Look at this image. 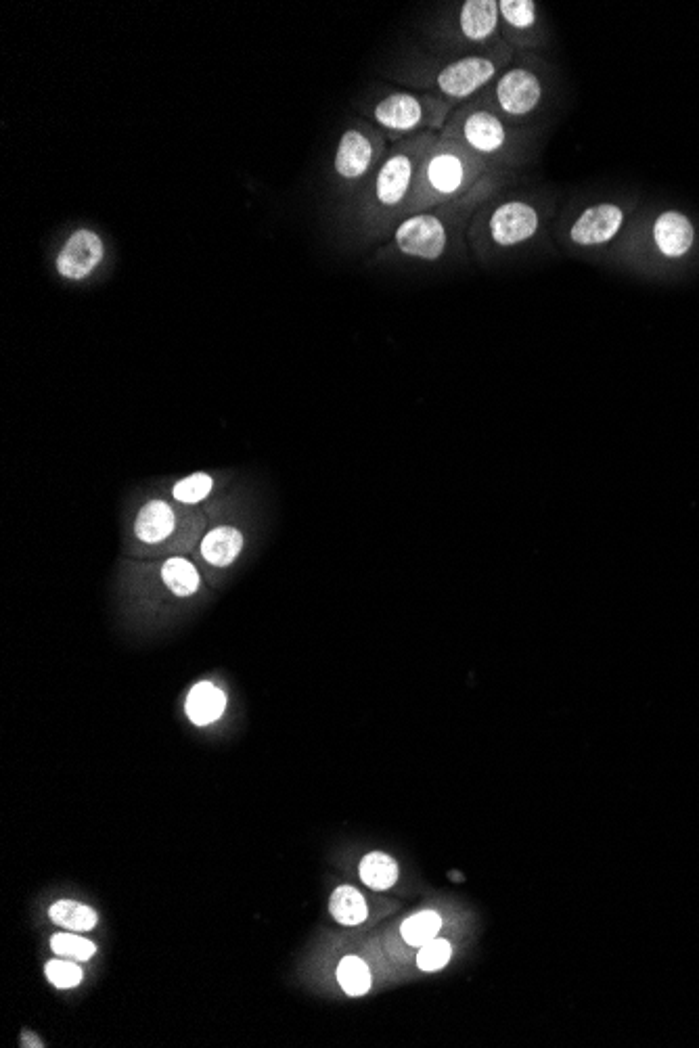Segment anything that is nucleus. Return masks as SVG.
<instances>
[{"mask_svg":"<svg viewBox=\"0 0 699 1048\" xmlns=\"http://www.w3.org/2000/svg\"><path fill=\"white\" fill-rule=\"evenodd\" d=\"M515 57L517 55L503 42L501 47L486 53H471L444 61L436 70L425 74L427 80L423 84V93H432L457 109L459 105L480 97Z\"/></svg>","mask_w":699,"mask_h":1048,"instance_id":"6","label":"nucleus"},{"mask_svg":"<svg viewBox=\"0 0 699 1048\" xmlns=\"http://www.w3.org/2000/svg\"><path fill=\"white\" fill-rule=\"evenodd\" d=\"M492 174L496 172L484 166L480 159L467 153L455 141L444 139V136L438 134L436 145L427 153L421 166L417 189L407 216L459 201Z\"/></svg>","mask_w":699,"mask_h":1048,"instance_id":"4","label":"nucleus"},{"mask_svg":"<svg viewBox=\"0 0 699 1048\" xmlns=\"http://www.w3.org/2000/svg\"><path fill=\"white\" fill-rule=\"evenodd\" d=\"M44 973H47V979L55 986V988H61V990H70V988H76L80 986V982L84 979V973L80 969V965L76 963H70V961H49L47 967H44Z\"/></svg>","mask_w":699,"mask_h":1048,"instance_id":"27","label":"nucleus"},{"mask_svg":"<svg viewBox=\"0 0 699 1048\" xmlns=\"http://www.w3.org/2000/svg\"><path fill=\"white\" fill-rule=\"evenodd\" d=\"M51 950L57 956H61V959L80 961V963L90 961L97 954V946L86 938H80L78 931L76 933H55V936L51 938Z\"/></svg>","mask_w":699,"mask_h":1048,"instance_id":"24","label":"nucleus"},{"mask_svg":"<svg viewBox=\"0 0 699 1048\" xmlns=\"http://www.w3.org/2000/svg\"><path fill=\"white\" fill-rule=\"evenodd\" d=\"M440 929H442V919L436 910H421V913L413 915L411 919L402 923L400 933L407 944L423 946L427 942H432L438 936Z\"/></svg>","mask_w":699,"mask_h":1048,"instance_id":"22","label":"nucleus"},{"mask_svg":"<svg viewBox=\"0 0 699 1048\" xmlns=\"http://www.w3.org/2000/svg\"><path fill=\"white\" fill-rule=\"evenodd\" d=\"M501 38L515 55L547 47V30L534 0H499Z\"/></svg>","mask_w":699,"mask_h":1048,"instance_id":"12","label":"nucleus"},{"mask_svg":"<svg viewBox=\"0 0 699 1048\" xmlns=\"http://www.w3.org/2000/svg\"><path fill=\"white\" fill-rule=\"evenodd\" d=\"M28 1042H34L36 1046H42V1042H40V1040H36V1038H34L32 1034H28V1032H26V1034H24V1046H28Z\"/></svg>","mask_w":699,"mask_h":1048,"instance_id":"28","label":"nucleus"},{"mask_svg":"<svg viewBox=\"0 0 699 1048\" xmlns=\"http://www.w3.org/2000/svg\"><path fill=\"white\" fill-rule=\"evenodd\" d=\"M503 178L505 174H492L459 201L407 216L392 231L388 252L419 262L442 260L469 218L501 189Z\"/></svg>","mask_w":699,"mask_h":1048,"instance_id":"2","label":"nucleus"},{"mask_svg":"<svg viewBox=\"0 0 699 1048\" xmlns=\"http://www.w3.org/2000/svg\"><path fill=\"white\" fill-rule=\"evenodd\" d=\"M453 111V105L432 93L392 90L371 103L369 122L396 143L423 132L440 134Z\"/></svg>","mask_w":699,"mask_h":1048,"instance_id":"7","label":"nucleus"},{"mask_svg":"<svg viewBox=\"0 0 699 1048\" xmlns=\"http://www.w3.org/2000/svg\"><path fill=\"white\" fill-rule=\"evenodd\" d=\"M649 237L660 256L676 260L691 252L695 243V229L685 214L676 210H666L651 222Z\"/></svg>","mask_w":699,"mask_h":1048,"instance_id":"14","label":"nucleus"},{"mask_svg":"<svg viewBox=\"0 0 699 1048\" xmlns=\"http://www.w3.org/2000/svg\"><path fill=\"white\" fill-rule=\"evenodd\" d=\"M438 141V132H423L390 145L373 178L352 201L358 233L367 241L383 239L409 214L421 166Z\"/></svg>","mask_w":699,"mask_h":1048,"instance_id":"1","label":"nucleus"},{"mask_svg":"<svg viewBox=\"0 0 699 1048\" xmlns=\"http://www.w3.org/2000/svg\"><path fill=\"white\" fill-rule=\"evenodd\" d=\"M49 917L53 923H57L59 927L63 929H70V931H90L97 927V913L93 908H88L80 902H74V900H61L57 904L51 906L49 910Z\"/></svg>","mask_w":699,"mask_h":1048,"instance_id":"20","label":"nucleus"},{"mask_svg":"<svg viewBox=\"0 0 699 1048\" xmlns=\"http://www.w3.org/2000/svg\"><path fill=\"white\" fill-rule=\"evenodd\" d=\"M455 44L463 55L486 53L501 47L499 0H465L453 19Z\"/></svg>","mask_w":699,"mask_h":1048,"instance_id":"11","label":"nucleus"},{"mask_svg":"<svg viewBox=\"0 0 699 1048\" xmlns=\"http://www.w3.org/2000/svg\"><path fill=\"white\" fill-rule=\"evenodd\" d=\"M476 231L490 252L509 254L534 243L545 231L547 214L528 197H507L494 201L480 214Z\"/></svg>","mask_w":699,"mask_h":1048,"instance_id":"8","label":"nucleus"},{"mask_svg":"<svg viewBox=\"0 0 699 1048\" xmlns=\"http://www.w3.org/2000/svg\"><path fill=\"white\" fill-rule=\"evenodd\" d=\"M624 222L626 212L622 205L614 201L591 203L568 222V229L563 233V245L576 254L595 252V249L616 241Z\"/></svg>","mask_w":699,"mask_h":1048,"instance_id":"10","label":"nucleus"},{"mask_svg":"<svg viewBox=\"0 0 699 1048\" xmlns=\"http://www.w3.org/2000/svg\"><path fill=\"white\" fill-rule=\"evenodd\" d=\"M329 910H331V917L337 923L348 925V927L365 923V919L369 917V908H367L363 894L354 890V887L350 885L337 887V890L331 894Z\"/></svg>","mask_w":699,"mask_h":1048,"instance_id":"18","label":"nucleus"},{"mask_svg":"<svg viewBox=\"0 0 699 1048\" xmlns=\"http://www.w3.org/2000/svg\"><path fill=\"white\" fill-rule=\"evenodd\" d=\"M243 549V536L235 528H216L212 530L204 542H201V555L204 559L216 567H227L231 565L237 555Z\"/></svg>","mask_w":699,"mask_h":1048,"instance_id":"17","label":"nucleus"},{"mask_svg":"<svg viewBox=\"0 0 699 1048\" xmlns=\"http://www.w3.org/2000/svg\"><path fill=\"white\" fill-rule=\"evenodd\" d=\"M162 580L174 592L176 597H191V595H195V592L199 590V584H201L197 569L193 567V563H189L183 557H172V559H168L164 563Z\"/></svg>","mask_w":699,"mask_h":1048,"instance_id":"21","label":"nucleus"},{"mask_svg":"<svg viewBox=\"0 0 699 1048\" xmlns=\"http://www.w3.org/2000/svg\"><path fill=\"white\" fill-rule=\"evenodd\" d=\"M390 139L373 122H352L333 155V176L354 197L373 178L390 151Z\"/></svg>","mask_w":699,"mask_h":1048,"instance_id":"9","label":"nucleus"},{"mask_svg":"<svg viewBox=\"0 0 699 1048\" xmlns=\"http://www.w3.org/2000/svg\"><path fill=\"white\" fill-rule=\"evenodd\" d=\"M212 488H214V480L208 473H193V475L185 477V480H180L174 486L172 494H174V498L178 500V503L195 505V503H199V500L208 498Z\"/></svg>","mask_w":699,"mask_h":1048,"instance_id":"25","label":"nucleus"},{"mask_svg":"<svg viewBox=\"0 0 699 1048\" xmlns=\"http://www.w3.org/2000/svg\"><path fill=\"white\" fill-rule=\"evenodd\" d=\"M360 879L375 892L390 890L398 881V864L381 852L367 854L360 862Z\"/></svg>","mask_w":699,"mask_h":1048,"instance_id":"19","label":"nucleus"},{"mask_svg":"<svg viewBox=\"0 0 699 1048\" xmlns=\"http://www.w3.org/2000/svg\"><path fill=\"white\" fill-rule=\"evenodd\" d=\"M224 708H227V697H224V693L216 685H212V682H199V685H195L185 703L189 720L197 726L216 722L224 714Z\"/></svg>","mask_w":699,"mask_h":1048,"instance_id":"15","label":"nucleus"},{"mask_svg":"<svg viewBox=\"0 0 699 1048\" xmlns=\"http://www.w3.org/2000/svg\"><path fill=\"white\" fill-rule=\"evenodd\" d=\"M337 982L348 996H363L371 990V971L358 956H346L337 967Z\"/></svg>","mask_w":699,"mask_h":1048,"instance_id":"23","label":"nucleus"},{"mask_svg":"<svg viewBox=\"0 0 699 1048\" xmlns=\"http://www.w3.org/2000/svg\"><path fill=\"white\" fill-rule=\"evenodd\" d=\"M547 76L534 55H517L480 97V103L515 126H524L547 101Z\"/></svg>","mask_w":699,"mask_h":1048,"instance_id":"5","label":"nucleus"},{"mask_svg":"<svg viewBox=\"0 0 699 1048\" xmlns=\"http://www.w3.org/2000/svg\"><path fill=\"white\" fill-rule=\"evenodd\" d=\"M105 254H107V249H105L103 237L93 229L80 226V229H76L70 237L65 239V243L57 252L55 270L61 279L80 283L93 275V272L103 264Z\"/></svg>","mask_w":699,"mask_h":1048,"instance_id":"13","label":"nucleus"},{"mask_svg":"<svg viewBox=\"0 0 699 1048\" xmlns=\"http://www.w3.org/2000/svg\"><path fill=\"white\" fill-rule=\"evenodd\" d=\"M450 956H453V948H450V944L446 940L434 938L432 942L421 946L417 954V967L421 971H438L448 965Z\"/></svg>","mask_w":699,"mask_h":1048,"instance_id":"26","label":"nucleus"},{"mask_svg":"<svg viewBox=\"0 0 699 1048\" xmlns=\"http://www.w3.org/2000/svg\"><path fill=\"white\" fill-rule=\"evenodd\" d=\"M174 511L162 503V500H151L147 503L134 521V534L147 544L166 540L174 532Z\"/></svg>","mask_w":699,"mask_h":1048,"instance_id":"16","label":"nucleus"},{"mask_svg":"<svg viewBox=\"0 0 699 1048\" xmlns=\"http://www.w3.org/2000/svg\"><path fill=\"white\" fill-rule=\"evenodd\" d=\"M440 136L455 141L496 174H509L532 157V132L473 99L459 105Z\"/></svg>","mask_w":699,"mask_h":1048,"instance_id":"3","label":"nucleus"}]
</instances>
